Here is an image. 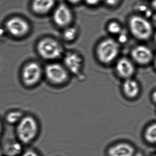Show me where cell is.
I'll return each mask as SVG.
<instances>
[{
	"mask_svg": "<svg viewBox=\"0 0 156 156\" xmlns=\"http://www.w3.org/2000/svg\"><path fill=\"white\" fill-rule=\"evenodd\" d=\"M16 125V136L20 143H30L36 138L39 132V126L34 117L31 115L24 116Z\"/></svg>",
	"mask_w": 156,
	"mask_h": 156,
	"instance_id": "6da1fadb",
	"label": "cell"
},
{
	"mask_svg": "<svg viewBox=\"0 0 156 156\" xmlns=\"http://www.w3.org/2000/svg\"><path fill=\"white\" fill-rule=\"evenodd\" d=\"M37 51L41 57L47 60H55L61 57L64 53L62 45L54 38H47L38 43Z\"/></svg>",
	"mask_w": 156,
	"mask_h": 156,
	"instance_id": "7a4b0ae2",
	"label": "cell"
},
{
	"mask_svg": "<svg viewBox=\"0 0 156 156\" xmlns=\"http://www.w3.org/2000/svg\"><path fill=\"white\" fill-rule=\"evenodd\" d=\"M120 46L117 41L111 38L101 41L97 49V55L99 60L104 64L113 62L119 54Z\"/></svg>",
	"mask_w": 156,
	"mask_h": 156,
	"instance_id": "3957f363",
	"label": "cell"
},
{
	"mask_svg": "<svg viewBox=\"0 0 156 156\" xmlns=\"http://www.w3.org/2000/svg\"><path fill=\"white\" fill-rule=\"evenodd\" d=\"M129 24L131 33L138 39L146 40L152 34L153 28L151 24L141 16H132L130 18Z\"/></svg>",
	"mask_w": 156,
	"mask_h": 156,
	"instance_id": "277c9868",
	"label": "cell"
},
{
	"mask_svg": "<svg viewBox=\"0 0 156 156\" xmlns=\"http://www.w3.org/2000/svg\"><path fill=\"white\" fill-rule=\"evenodd\" d=\"M46 76L51 83L61 84L68 79L69 71L65 66L58 63H50L45 68Z\"/></svg>",
	"mask_w": 156,
	"mask_h": 156,
	"instance_id": "5b68a950",
	"label": "cell"
},
{
	"mask_svg": "<svg viewBox=\"0 0 156 156\" xmlns=\"http://www.w3.org/2000/svg\"><path fill=\"white\" fill-rule=\"evenodd\" d=\"M53 16L54 22L60 27L69 26L73 20L71 10L65 4H60L57 6L54 11Z\"/></svg>",
	"mask_w": 156,
	"mask_h": 156,
	"instance_id": "8992f818",
	"label": "cell"
},
{
	"mask_svg": "<svg viewBox=\"0 0 156 156\" xmlns=\"http://www.w3.org/2000/svg\"><path fill=\"white\" fill-rule=\"evenodd\" d=\"M42 68L35 62L29 63L23 71V80L28 86H33L39 82L42 76Z\"/></svg>",
	"mask_w": 156,
	"mask_h": 156,
	"instance_id": "52a82bcc",
	"label": "cell"
},
{
	"mask_svg": "<svg viewBox=\"0 0 156 156\" xmlns=\"http://www.w3.org/2000/svg\"><path fill=\"white\" fill-rule=\"evenodd\" d=\"M64 63L69 72L77 75L80 73L82 68V58L78 53L69 52L64 56Z\"/></svg>",
	"mask_w": 156,
	"mask_h": 156,
	"instance_id": "ba28073f",
	"label": "cell"
},
{
	"mask_svg": "<svg viewBox=\"0 0 156 156\" xmlns=\"http://www.w3.org/2000/svg\"><path fill=\"white\" fill-rule=\"evenodd\" d=\"M6 28L10 34L16 36H21L26 34L29 30V25L21 18H12L6 23Z\"/></svg>",
	"mask_w": 156,
	"mask_h": 156,
	"instance_id": "9c48e42d",
	"label": "cell"
},
{
	"mask_svg": "<svg viewBox=\"0 0 156 156\" xmlns=\"http://www.w3.org/2000/svg\"><path fill=\"white\" fill-rule=\"evenodd\" d=\"M133 59L141 65H146L151 62L153 55L150 49L144 45H139L135 47L132 51Z\"/></svg>",
	"mask_w": 156,
	"mask_h": 156,
	"instance_id": "30bf717a",
	"label": "cell"
},
{
	"mask_svg": "<svg viewBox=\"0 0 156 156\" xmlns=\"http://www.w3.org/2000/svg\"><path fill=\"white\" fill-rule=\"evenodd\" d=\"M108 156H134V148L131 145L126 143H120L113 145L108 148Z\"/></svg>",
	"mask_w": 156,
	"mask_h": 156,
	"instance_id": "8fae6325",
	"label": "cell"
},
{
	"mask_svg": "<svg viewBox=\"0 0 156 156\" xmlns=\"http://www.w3.org/2000/svg\"><path fill=\"white\" fill-rule=\"evenodd\" d=\"M119 76L125 79L130 78L134 73L135 68L132 62L126 58H122L117 61L115 66Z\"/></svg>",
	"mask_w": 156,
	"mask_h": 156,
	"instance_id": "7c38bea8",
	"label": "cell"
},
{
	"mask_svg": "<svg viewBox=\"0 0 156 156\" xmlns=\"http://www.w3.org/2000/svg\"><path fill=\"white\" fill-rule=\"evenodd\" d=\"M122 89L125 95L130 99H133L137 97L140 91L138 83L130 78L126 79L124 82Z\"/></svg>",
	"mask_w": 156,
	"mask_h": 156,
	"instance_id": "4fadbf2b",
	"label": "cell"
},
{
	"mask_svg": "<svg viewBox=\"0 0 156 156\" xmlns=\"http://www.w3.org/2000/svg\"><path fill=\"white\" fill-rule=\"evenodd\" d=\"M55 4V0H34L32 7L35 13L44 14L50 12Z\"/></svg>",
	"mask_w": 156,
	"mask_h": 156,
	"instance_id": "5bb4252c",
	"label": "cell"
},
{
	"mask_svg": "<svg viewBox=\"0 0 156 156\" xmlns=\"http://www.w3.org/2000/svg\"><path fill=\"white\" fill-rule=\"evenodd\" d=\"M22 149L20 143L12 142L8 143L5 146L4 152L7 156H16L22 152Z\"/></svg>",
	"mask_w": 156,
	"mask_h": 156,
	"instance_id": "9a60e30c",
	"label": "cell"
},
{
	"mask_svg": "<svg viewBox=\"0 0 156 156\" xmlns=\"http://www.w3.org/2000/svg\"><path fill=\"white\" fill-rule=\"evenodd\" d=\"M23 116V113L20 111H13L7 113L5 119L8 124H17Z\"/></svg>",
	"mask_w": 156,
	"mask_h": 156,
	"instance_id": "2e32d148",
	"label": "cell"
},
{
	"mask_svg": "<svg viewBox=\"0 0 156 156\" xmlns=\"http://www.w3.org/2000/svg\"><path fill=\"white\" fill-rule=\"evenodd\" d=\"M144 138L148 143H156V123L149 125L146 129Z\"/></svg>",
	"mask_w": 156,
	"mask_h": 156,
	"instance_id": "e0dca14e",
	"label": "cell"
},
{
	"mask_svg": "<svg viewBox=\"0 0 156 156\" xmlns=\"http://www.w3.org/2000/svg\"><path fill=\"white\" fill-rule=\"evenodd\" d=\"M78 34V30L75 27H66L63 32V36L66 41H72L76 38Z\"/></svg>",
	"mask_w": 156,
	"mask_h": 156,
	"instance_id": "ac0fdd59",
	"label": "cell"
},
{
	"mask_svg": "<svg viewBox=\"0 0 156 156\" xmlns=\"http://www.w3.org/2000/svg\"><path fill=\"white\" fill-rule=\"evenodd\" d=\"M107 30L109 33L113 35H118L122 32L121 25L115 21L110 22L107 25Z\"/></svg>",
	"mask_w": 156,
	"mask_h": 156,
	"instance_id": "d6986e66",
	"label": "cell"
},
{
	"mask_svg": "<svg viewBox=\"0 0 156 156\" xmlns=\"http://www.w3.org/2000/svg\"><path fill=\"white\" fill-rule=\"evenodd\" d=\"M21 156H40L37 152L33 150H28L24 152Z\"/></svg>",
	"mask_w": 156,
	"mask_h": 156,
	"instance_id": "ffe728a7",
	"label": "cell"
},
{
	"mask_svg": "<svg viewBox=\"0 0 156 156\" xmlns=\"http://www.w3.org/2000/svg\"><path fill=\"white\" fill-rule=\"evenodd\" d=\"M103 2H104L107 5L110 6H114L116 5L120 0H102Z\"/></svg>",
	"mask_w": 156,
	"mask_h": 156,
	"instance_id": "44dd1931",
	"label": "cell"
},
{
	"mask_svg": "<svg viewBox=\"0 0 156 156\" xmlns=\"http://www.w3.org/2000/svg\"><path fill=\"white\" fill-rule=\"evenodd\" d=\"M118 39L117 42L119 43H124L126 40V36L123 33H122V32L120 34L118 35Z\"/></svg>",
	"mask_w": 156,
	"mask_h": 156,
	"instance_id": "7402d4cb",
	"label": "cell"
},
{
	"mask_svg": "<svg viewBox=\"0 0 156 156\" xmlns=\"http://www.w3.org/2000/svg\"><path fill=\"white\" fill-rule=\"evenodd\" d=\"M85 1L87 4L91 6L97 5L102 1V0H85Z\"/></svg>",
	"mask_w": 156,
	"mask_h": 156,
	"instance_id": "603a6c76",
	"label": "cell"
},
{
	"mask_svg": "<svg viewBox=\"0 0 156 156\" xmlns=\"http://www.w3.org/2000/svg\"><path fill=\"white\" fill-rule=\"evenodd\" d=\"M68 1L72 4H77L80 2L82 0H68Z\"/></svg>",
	"mask_w": 156,
	"mask_h": 156,
	"instance_id": "cb8c5ba5",
	"label": "cell"
},
{
	"mask_svg": "<svg viewBox=\"0 0 156 156\" xmlns=\"http://www.w3.org/2000/svg\"><path fill=\"white\" fill-rule=\"evenodd\" d=\"M152 99L154 102L156 103V91L154 92V93L152 94Z\"/></svg>",
	"mask_w": 156,
	"mask_h": 156,
	"instance_id": "d4e9b609",
	"label": "cell"
},
{
	"mask_svg": "<svg viewBox=\"0 0 156 156\" xmlns=\"http://www.w3.org/2000/svg\"><path fill=\"white\" fill-rule=\"evenodd\" d=\"M2 122H1V120H0V137H1V135H2Z\"/></svg>",
	"mask_w": 156,
	"mask_h": 156,
	"instance_id": "484cf974",
	"label": "cell"
},
{
	"mask_svg": "<svg viewBox=\"0 0 156 156\" xmlns=\"http://www.w3.org/2000/svg\"><path fill=\"white\" fill-rule=\"evenodd\" d=\"M152 5L153 7L156 10V0H153L152 2Z\"/></svg>",
	"mask_w": 156,
	"mask_h": 156,
	"instance_id": "4316f807",
	"label": "cell"
},
{
	"mask_svg": "<svg viewBox=\"0 0 156 156\" xmlns=\"http://www.w3.org/2000/svg\"><path fill=\"white\" fill-rule=\"evenodd\" d=\"M134 156H144L141 153H137V154H135Z\"/></svg>",
	"mask_w": 156,
	"mask_h": 156,
	"instance_id": "83f0119b",
	"label": "cell"
},
{
	"mask_svg": "<svg viewBox=\"0 0 156 156\" xmlns=\"http://www.w3.org/2000/svg\"><path fill=\"white\" fill-rule=\"evenodd\" d=\"M154 65H155V68H156V57L155 58V60H154Z\"/></svg>",
	"mask_w": 156,
	"mask_h": 156,
	"instance_id": "f1b7e54d",
	"label": "cell"
},
{
	"mask_svg": "<svg viewBox=\"0 0 156 156\" xmlns=\"http://www.w3.org/2000/svg\"><path fill=\"white\" fill-rule=\"evenodd\" d=\"M2 151L1 150V149H0V156H2Z\"/></svg>",
	"mask_w": 156,
	"mask_h": 156,
	"instance_id": "f546056e",
	"label": "cell"
},
{
	"mask_svg": "<svg viewBox=\"0 0 156 156\" xmlns=\"http://www.w3.org/2000/svg\"><path fill=\"white\" fill-rule=\"evenodd\" d=\"M155 40L156 42V34H155Z\"/></svg>",
	"mask_w": 156,
	"mask_h": 156,
	"instance_id": "4dcf8cb0",
	"label": "cell"
}]
</instances>
